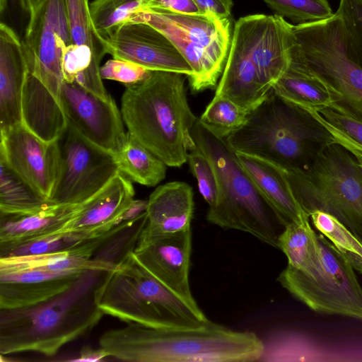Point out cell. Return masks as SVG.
I'll return each mask as SVG.
<instances>
[{
  "label": "cell",
  "instance_id": "1",
  "mask_svg": "<svg viewBox=\"0 0 362 362\" xmlns=\"http://www.w3.org/2000/svg\"><path fill=\"white\" fill-rule=\"evenodd\" d=\"M99 346L109 357L131 362L259 361L264 344L255 332L211 321L197 329H159L129 322L104 332Z\"/></svg>",
  "mask_w": 362,
  "mask_h": 362
},
{
  "label": "cell",
  "instance_id": "2",
  "mask_svg": "<svg viewBox=\"0 0 362 362\" xmlns=\"http://www.w3.org/2000/svg\"><path fill=\"white\" fill-rule=\"evenodd\" d=\"M107 272L86 271L65 291L25 308L0 309V354L34 352L53 356L84 336L105 315L95 290Z\"/></svg>",
  "mask_w": 362,
  "mask_h": 362
},
{
  "label": "cell",
  "instance_id": "3",
  "mask_svg": "<svg viewBox=\"0 0 362 362\" xmlns=\"http://www.w3.org/2000/svg\"><path fill=\"white\" fill-rule=\"evenodd\" d=\"M185 76L152 71L144 81L125 86L121 99L127 132L169 167L185 163L196 146L192 130L197 117L187 101Z\"/></svg>",
  "mask_w": 362,
  "mask_h": 362
},
{
  "label": "cell",
  "instance_id": "4",
  "mask_svg": "<svg viewBox=\"0 0 362 362\" xmlns=\"http://www.w3.org/2000/svg\"><path fill=\"white\" fill-rule=\"evenodd\" d=\"M195 144L216 171L218 195L206 219L223 229L247 233L279 248L285 226L255 181L240 163L226 137L197 118L192 130Z\"/></svg>",
  "mask_w": 362,
  "mask_h": 362
},
{
  "label": "cell",
  "instance_id": "5",
  "mask_svg": "<svg viewBox=\"0 0 362 362\" xmlns=\"http://www.w3.org/2000/svg\"><path fill=\"white\" fill-rule=\"evenodd\" d=\"M226 140L235 151L263 158L286 171L305 168L322 149L334 143L310 114L273 88Z\"/></svg>",
  "mask_w": 362,
  "mask_h": 362
},
{
  "label": "cell",
  "instance_id": "6",
  "mask_svg": "<svg viewBox=\"0 0 362 362\" xmlns=\"http://www.w3.org/2000/svg\"><path fill=\"white\" fill-rule=\"evenodd\" d=\"M127 252L95 290L99 309L127 323L159 329H197L209 320L170 291Z\"/></svg>",
  "mask_w": 362,
  "mask_h": 362
},
{
  "label": "cell",
  "instance_id": "7",
  "mask_svg": "<svg viewBox=\"0 0 362 362\" xmlns=\"http://www.w3.org/2000/svg\"><path fill=\"white\" fill-rule=\"evenodd\" d=\"M292 31L291 63L325 86L332 99L330 108L362 121V67L350 51L339 13L293 24Z\"/></svg>",
  "mask_w": 362,
  "mask_h": 362
},
{
  "label": "cell",
  "instance_id": "8",
  "mask_svg": "<svg viewBox=\"0 0 362 362\" xmlns=\"http://www.w3.org/2000/svg\"><path fill=\"white\" fill-rule=\"evenodd\" d=\"M287 173L308 215L315 210L329 213L362 241V169L347 150L330 144L307 167Z\"/></svg>",
  "mask_w": 362,
  "mask_h": 362
},
{
  "label": "cell",
  "instance_id": "9",
  "mask_svg": "<svg viewBox=\"0 0 362 362\" xmlns=\"http://www.w3.org/2000/svg\"><path fill=\"white\" fill-rule=\"evenodd\" d=\"M129 21L146 23L171 41L192 69L188 81L193 92L216 86L231 42V17L148 10Z\"/></svg>",
  "mask_w": 362,
  "mask_h": 362
},
{
  "label": "cell",
  "instance_id": "10",
  "mask_svg": "<svg viewBox=\"0 0 362 362\" xmlns=\"http://www.w3.org/2000/svg\"><path fill=\"white\" fill-rule=\"evenodd\" d=\"M320 259L305 271L288 265L277 280L313 311L362 320V287L344 252L317 233Z\"/></svg>",
  "mask_w": 362,
  "mask_h": 362
},
{
  "label": "cell",
  "instance_id": "11",
  "mask_svg": "<svg viewBox=\"0 0 362 362\" xmlns=\"http://www.w3.org/2000/svg\"><path fill=\"white\" fill-rule=\"evenodd\" d=\"M58 144L59 169L49 198L54 204H83L119 173L115 155L88 141L68 124Z\"/></svg>",
  "mask_w": 362,
  "mask_h": 362
},
{
  "label": "cell",
  "instance_id": "12",
  "mask_svg": "<svg viewBox=\"0 0 362 362\" xmlns=\"http://www.w3.org/2000/svg\"><path fill=\"white\" fill-rule=\"evenodd\" d=\"M28 16L21 39L28 71L59 103L62 54L72 43L65 0H44Z\"/></svg>",
  "mask_w": 362,
  "mask_h": 362
},
{
  "label": "cell",
  "instance_id": "13",
  "mask_svg": "<svg viewBox=\"0 0 362 362\" xmlns=\"http://www.w3.org/2000/svg\"><path fill=\"white\" fill-rule=\"evenodd\" d=\"M59 103L67 124L92 144L116 155L127 138L124 121L114 99L101 98L63 81Z\"/></svg>",
  "mask_w": 362,
  "mask_h": 362
},
{
  "label": "cell",
  "instance_id": "14",
  "mask_svg": "<svg viewBox=\"0 0 362 362\" xmlns=\"http://www.w3.org/2000/svg\"><path fill=\"white\" fill-rule=\"evenodd\" d=\"M0 160L49 200L60 164L58 140L46 141L23 124L0 131Z\"/></svg>",
  "mask_w": 362,
  "mask_h": 362
},
{
  "label": "cell",
  "instance_id": "15",
  "mask_svg": "<svg viewBox=\"0 0 362 362\" xmlns=\"http://www.w3.org/2000/svg\"><path fill=\"white\" fill-rule=\"evenodd\" d=\"M191 228L154 235L139 234L133 253L154 278L194 307L189 286Z\"/></svg>",
  "mask_w": 362,
  "mask_h": 362
},
{
  "label": "cell",
  "instance_id": "16",
  "mask_svg": "<svg viewBox=\"0 0 362 362\" xmlns=\"http://www.w3.org/2000/svg\"><path fill=\"white\" fill-rule=\"evenodd\" d=\"M107 54L151 71L176 72L189 78L192 69L171 41L143 22H127L105 41Z\"/></svg>",
  "mask_w": 362,
  "mask_h": 362
},
{
  "label": "cell",
  "instance_id": "17",
  "mask_svg": "<svg viewBox=\"0 0 362 362\" xmlns=\"http://www.w3.org/2000/svg\"><path fill=\"white\" fill-rule=\"evenodd\" d=\"M252 15L238 18L233 30L227 59L215 95L224 96L252 111L271 90L260 81L252 59Z\"/></svg>",
  "mask_w": 362,
  "mask_h": 362
},
{
  "label": "cell",
  "instance_id": "18",
  "mask_svg": "<svg viewBox=\"0 0 362 362\" xmlns=\"http://www.w3.org/2000/svg\"><path fill=\"white\" fill-rule=\"evenodd\" d=\"M292 25L277 14L252 15L251 56L260 81L269 90L290 66L294 45Z\"/></svg>",
  "mask_w": 362,
  "mask_h": 362
},
{
  "label": "cell",
  "instance_id": "19",
  "mask_svg": "<svg viewBox=\"0 0 362 362\" xmlns=\"http://www.w3.org/2000/svg\"><path fill=\"white\" fill-rule=\"evenodd\" d=\"M132 181L122 173L95 196L83 204L78 214L57 233H76L85 240L99 238L123 222L122 215L134 199Z\"/></svg>",
  "mask_w": 362,
  "mask_h": 362
},
{
  "label": "cell",
  "instance_id": "20",
  "mask_svg": "<svg viewBox=\"0 0 362 362\" xmlns=\"http://www.w3.org/2000/svg\"><path fill=\"white\" fill-rule=\"evenodd\" d=\"M83 272L53 273L35 269L0 272V309L25 308L48 300L66 291Z\"/></svg>",
  "mask_w": 362,
  "mask_h": 362
},
{
  "label": "cell",
  "instance_id": "21",
  "mask_svg": "<svg viewBox=\"0 0 362 362\" xmlns=\"http://www.w3.org/2000/svg\"><path fill=\"white\" fill-rule=\"evenodd\" d=\"M28 69L21 39L0 24V131L22 124V93Z\"/></svg>",
  "mask_w": 362,
  "mask_h": 362
},
{
  "label": "cell",
  "instance_id": "22",
  "mask_svg": "<svg viewBox=\"0 0 362 362\" xmlns=\"http://www.w3.org/2000/svg\"><path fill=\"white\" fill-rule=\"evenodd\" d=\"M194 193L187 183L174 181L159 185L148 199L144 235L175 233L191 228Z\"/></svg>",
  "mask_w": 362,
  "mask_h": 362
},
{
  "label": "cell",
  "instance_id": "23",
  "mask_svg": "<svg viewBox=\"0 0 362 362\" xmlns=\"http://www.w3.org/2000/svg\"><path fill=\"white\" fill-rule=\"evenodd\" d=\"M236 153L240 163L276 211L284 226L291 223L310 220L309 215L294 194L286 170L252 155L241 152Z\"/></svg>",
  "mask_w": 362,
  "mask_h": 362
},
{
  "label": "cell",
  "instance_id": "24",
  "mask_svg": "<svg viewBox=\"0 0 362 362\" xmlns=\"http://www.w3.org/2000/svg\"><path fill=\"white\" fill-rule=\"evenodd\" d=\"M82 206L52 204L35 214H0V251L59 232Z\"/></svg>",
  "mask_w": 362,
  "mask_h": 362
},
{
  "label": "cell",
  "instance_id": "25",
  "mask_svg": "<svg viewBox=\"0 0 362 362\" xmlns=\"http://www.w3.org/2000/svg\"><path fill=\"white\" fill-rule=\"evenodd\" d=\"M22 124L46 141H55L67 128L59 103L35 76L25 80L21 100Z\"/></svg>",
  "mask_w": 362,
  "mask_h": 362
},
{
  "label": "cell",
  "instance_id": "26",
  "mask_svg": "<svg viewBox=\"0 0 362 362\" xmlns=\"http://www.w3.org/2000/svg\"><path fill=\"white\" fill-rule=\"evenodd\" d=\"M272 88L281 98L301 108L318 111L332 105L325 86L292 63Z\"/></svg>",
  "mask_w": 362,
  "mask_h": 362
},
{
  "label": "cell",
  "instance_id": "27",
  "mask_svg": "<svg viewBox=\"0 0 362 362\" xmlns=\"http://www.w3.org/2000/svg\"><path fill=\"white\" fill-rule=\"evenodd\" d=\"M115 158L119 172L132 182L154 187L165 177L168 165L128 132L125 144Z\"/></svg>",
  "mask_w": 362,
  "mask_h": 362
},
{
  "label": "cell",
  "instance_id": "28",
  "mask_svg": "<svg viewBox=\"0 0 362 362\" xmlns=\"http://www.w3.org/2000/svg\"><path fill=\"white\" fill-rule=\"evenodd\" d=\"M52 204L0 160L1 214H35Z\"/></svg>",
  "mask_w": 362,
  "mask_h": 362
},
{
  "label": "cell",
  "instance_id": "29",
  "mask_svg": "<svg viewBox=\"0 0 362 362\" xmlns=\"http://www.w3.org/2000/svg\"><path fill=\"white\" fill-rule=\"evenodd\" d=\"M279 248L286 255L288 266L305 271L315 267L320 259L317 233L310 220L291 223L285 226L278 240Z\"/></svg>",
  "mask_w": 362,
  "mask_h": 362
},
{
  "label": "cell",
  "instance_id": "30",
  "mask_svg": "<svg viewBox=\"0 0 362 362\" xmlns=\"http://www.w3.org/2000/svg\"><path fill=\"white\" fill-rule=\"evenodd\" d=\"M150 0H93L89 13L93 28L105 45L106 40L137 13L147 11ZM107 51V50H106Z\"/></svg>",
  "mask_w": 362,
  "mask_h": 362
},
{
  "label": "cell",
  "instance_id": "31",
  "mask_svg": "<svg viewBox=\"0 0 362 362\" xmlns=\"http://www.w3.org/2000/svg\"><path fill=\"white\" fill-rule=\"evenodd\" d=\"M250 112L229 98L214 95L199 119L227 137L243 126Z\"/></svg>",
  "mask_w": 362,
  "mask_h": 362
},
{
  "label": "cell",
  "instance_id": "32",
  "mask_svg": "<svg viewBox=\"0 0 362 362\" xmlns=\"http://www.w3.org/2000/svg\"><path fill=\"white\" fill-rule=\"evenodd\" d=\"M65 3L71 42L88 45L103 58L107 54L106 47L92 24L88 0H65Z\"/></svg>",
  "mask_w": 362,
  "mask_h": 362
},
{
  "label": "cell",
  "instance_id": "33",
  "mask_svg": "<svg viewBox=\"0 0 362 362\" xmlns=\"http://www.w3.org/2000/svg\"><path fill=\"white\" fill-rule=\"evenodd\" d=\"M275 14L288 18L294 25L315 22L332 16L328 0H263Z\"/></svg>",
  "mask_w": 362,
  "mask_h": 362
},
{
  "label": "cell",
  "instance_id": "34",
  "mask_svg": "<svg viewBox=\"0 0 362 362\" xmlns=\"http://www.w3.org/2000/svg\"><path fill=\"white\" fill-rule=\"evenodd\" d=\"M313 225L336 247L362 257V243L339 219L320 210L309 214Z\"/></svg>",
  "mask_w": 362,
  "mask_h": 362
},
{
  "label": "cell",
  "instance_id": "35",
  "mask_svg": "<svg viewBox=\"0 0 362 362\" xmlns=\"http://www.w3.org/2000/svg\"><path fill=\"white\" fill-rule=\"evenodd\" d=\"M187 162L197 180L201 195L209 208L213 207L218 199V183L212 163L197 145L189 152Z\"/></svg>",
  "mask_w": 362,
  "mask_h": 362
},
{
  "label": "cell",
  "instance_id": "36",
  "mask_svg": "<svg viewBox=\"0 0 362 362\" xmlns=\"http://www.w3.org/2000/svg\"><path fill=\"white\" fill-rule=\"evenodd\" d=\"M341 16L350 51L362 67V0H339Z\"/></svg>",
  "mask_w": 362,
  "mask_h": 362
},
{
  "label": "cell",
  "instance_id": "37",
  "mask_svg": "<svg viewBox=\"0 0 362 362\" xmlns=\"http://www.w3.org/2000/svg\"><path fill=\"white\" fill-rule=\"evenodd\" d=\"M152 71L130 61L112 58L100 66L101 78L123 83L125 86L136 84L148 78Z\"/></svg>",
  "mask_w": 362,
  "mask_h": 362
},
{
  "label": "cell",
  "instance_id": "38",
  "mask_svg": "<svg viewBox=\"0 0 362 362\" xmlns=\"http://www.w3.org/2000/svg\"><path fill=\"white\" fill-rule=\"evenodd\" d=\"M329 124L362 146V121L330 107L317 111Z\"/></svg>",
  "mask_w": 362,
  "mask_h": 362
},
{
  "label": "cell",
  "instance_id": "39",
  "mask_svg": "<svg viewBox=\"0 0 362 362\" xmlns=\"http://www.w3.org/2000/svg\"><path fill=\"white\" fill-rule=\"evenodd\" d=\"M148 10H160L183 14H202L193 0H150Z\"/></svg>",
  "mask_w": 362,
  "mask_h": 362
},
{
  "label": "cell",
  "instance_id": "40",
  "mask_svg": "<svg viewBox=\"0 0 362 362\" xmlns=\"http://www.w3.org/2000/svg\"><path fill=\"white\" fill-rule=\"evenodd\" d=\"M202 14H210L218 18L231 17L232 0H193Z\"/></svg>",
  "mask_w": 362,
  "mask_h": 362
},
{
  "label": "cell",
  "instance_id": "41",
  "mask_svg": "<svg viewBox=\"0 0 362 362\" xmlns=\"http://www.w3.org/2000/svg\"><path fill=\"white\" fill-rule=\"evenodd\" d=\"M109 357L107 354L101 348L98 350H94L90 348H84L80 356L74 360L75 361H100L103 358Z\"/></svg>",
  "mask_w": 362,
  "mask_h": 362
},
{
  "label": "cell",
  "instance_id": "42",
  "mask_svg": "<svg viewBox=\"0 0 362 362\" xmlns=\"http://www.w3.org/2000/svg\"><path fill=\"white\" fill-rule=\"evenodd\" d=\"M361 243H362V241ZM344 253L353 268L359 273H362V257L350 252H344Z\"/></svg>",
  "mask_w": 362,
  "mask_h": 362
},
{
  "label": "cell",
  "instance_id": "43",
  "mask_svg": "<svg viewBox=\"0 0 362 362\" xmlns=\"http://www.w3.org/2000/svg\"><path fill=\"white\" fill-rule=\"evenodd\" d=\"M8 0H0V11L3 13L7 6Z\"/></svg>",
  "mask_w": 362,
  "mask_h": 362
},
{
  "label": "cell",
  "instance_id": "44",
  "mask_svg": "<svg viewBox=\"0 0 362 362\" xmlns=\"http://www.w3.org/2000/svg\"><path fill=\"white\" fill-rule=\"evenodd\" d=\"M359 163V165H360V166H361V169H362V162H360V163Z\"/></svg>",
  "mask_w": 362,
  "mask_h": 362
}]
</instances>
